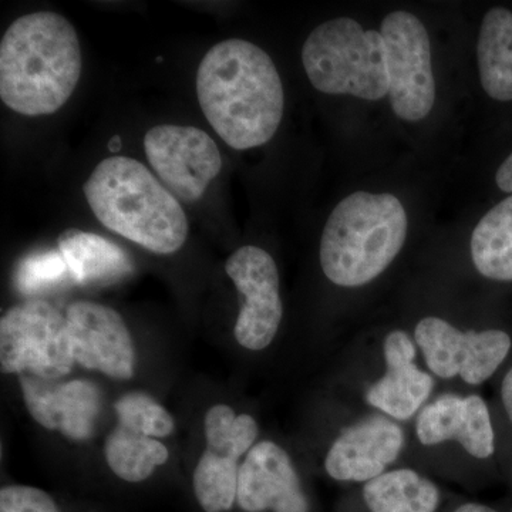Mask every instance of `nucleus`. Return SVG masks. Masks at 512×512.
Listing matches in <instances>:
<instances>
[{
	"label": "nucleus",
	"instance_id": "nucleus-1",
	"mask_svg": "<svg viewBox=\"0 0 512 512\" xmlns=\"http://www.w3.org/2000/svg\"><path fill=\"white\" fill-rule=\"evenodd\" d=\"M197 96L215 133L235 150L264 146L284 117L274 60L248 40H222L208 50L198 67Z\"/></svg>",
	"mask_w": 512,
	"mask_h": 512
},
{
	"label": "nucleus",
	"instance_id": "nucleus-2",
	"mask_svg": "<svg viewBox=\"0 0 512 512\" xmlns=\"http://www.w3.org/2000/svg\"><path fill=\"white\" fill-rule=\"evenodd\" d=\"M82 69L72 23L55 12L30 13L0 42V99L22 116H49L72 97Z\"/></svg>",
	"mask_w": 512,
	"mask_h": 512
},
{
	"label": "nucleus",
	"instance_id": "nucleus-3",
	"mask_svg": "<svg viewBox=\"0 0 512 512\" xmlns=\"http://www.w3.org/2000/svg\"><path fill=\"white\" fill-rule=\"evenodd\" d=\"M404 464L430 477L503 478L488 397L437 390L409 423Z\"/></svg>",
	"mask_w": 512,
	"mask_h": 512
},
{
	"label": "nucleus",
	"instance_id": "nucleus-4",
	"mask_svg": "<svg viewBox=\"0 0 512 512\" xmlns=\"http://www.w3.org/2000/svg\"><path fill=\"white\" fill-rule=\"evenodd\" d=\"M84 195L104 227L154 254H175L187 241V215L177 197L134 158L101 161Z\"/></svg>",
	"mask_w": 512,
	"mask_h": 512
},
{
	"label": "nucleus",
	"instance_id": "nucleus-5",
	"mask_svg": "<svg viewBox=\"0 0 512 512\" xmlns=\"http://www.w3.org/2000/svg\"><path fill=\"white\" fill-rule=\"evenodd\" d=\"M437 390L409 330L394 326L345 349L333 394L409 424Z\"/></svg>",
	"mask_w": 512,
	"mask_h": 512
},
{
	"label": "nucleus",
	"instance_id": "nucleus-6",
	"mask_svg": "<svg viewBox=\"0 0 512 512\" xmlns=\"http://www.w3.org/2000/svg\"><path fill=\"white\" fill-rule=\"evenodd\" d=\"M407 214L392 194L359 191L336 205L320 238L323 275L338 288L360 289L379 279L406 244Z\"/></svg>",
	"mask_w": 512,
	"mask_h": 512
},
{
	"label": "nucleus",
	"instance_id": "nucleus-7",
	"mask_svg": "<svg viewBox=\"0 0 512 512\" xmlns=\"http://www.w3.org/2000/svg\"><path fill=\"white\" fill-rule=\"evenodd\" d=\"M407 330L439 390L481 392L512 357V328L507 323L463 325L427 313Z\"/></svg>",
	"mask_w": 512,
	"mask_h": 512
},
{
	"label": "nucleus",
	"instance_id": "nucleus-8",
	"mask_svg": "<svg viewBox=\"0 0 512 512\" xmlns=\"http://www.w3.org/2000/svg\"><path fill=\"white\" fill-rule=\"evenodd\" d=\"M303 69L316 90L377 101L389 96L382 33L338 18L313 29L302 49Z\"/></svg>",
	"mask_w": 512,
	"mask_h": 512
},
{
	"label": "nucleus",
	"instance_id": "nucleus-9",
	"mask_svg": "<svg viewBox=\"0 0 512 512\" xmlns=\"http://www.w3.org/2000/svg\"><path fill=\"white\" fill-rule=\"evenodd\" d=\"M409 424L335 396L332 430L323 447V473L339 484L360 485L404 464Z\"/></svg>",
	"mask_w": 512,
	"mask_h": 512
},
{
	"label": "nucleus",
	"instance_id": "nucleus-10",
	"mask_svg": "<svg viewBox=\"0 0 512 512\" xmlns=\"http://www.w3.org/2000/svg\"><path fill=\"white\" fill-rule=\"evenodd\" d=\"M66 313L40 299L12 306L0 319V369L5 375L63 379L74 366Z\"/></svg>",
	"mask_w": 512,
	"mask_h": 512
},
{
	"label": "nucleus",
	"instance_id": "nucleus-11",
	"mask_svg": "<svg viewBox=\"0 0 512 512\" xmlns=\"http://www.w3.org/2000/svg\"><path fill=\"white\" fill-rule=\"evenodd\" d=\"M204 453L195 466V498L205 512H228L237 503L239 468L259 441V424L252 414L215 404L204 420Z\"/></svg>",
	"mask_w": 512,
	"mask_h": 512
},
{
	"label": "nucleus",
	"instance_id": "nucleus-12",
	"mask_svg": "<svg viewBox=\"0 0 512 512\" xmlns=\"http://www.w3.org/2000/svg\"><path fill=\"white\" fill-rule=\"evenodd\" d=\"M389 100L394 114L406 121L429 116L436 101L429 33L417 16L390 13L383 19Z\"/></svg>",
	"mask_w": 512,
	"mask_h": 512
},
{
	"label": "nucleus",
	"instance_id": "nucleus-13",
	"mask_svg": "<svg viewBox=\"0 0 512 512\" xmlns=\"http://www.w3.org/2000/svg\"><path fill=\"white\" fill-rule=\"evenodd\" d=\"M225 272L241 296L234 326L238 345L249 352L271 348L284 319L275 259L265 249L245 245L229 256Z\"/></svg>",
	"mask_w": 512,
	"mask_h": 512
},
{
	"label": "nucleus",
	"instance_id": "nucleus-14",
	"mask_svg": "<svg viewBox=\"0 0 512 512\" xmlns=\"http://www.w3.org/2000/svg\"><path fill=\"white\" fill-rule=\"evenodd\" d=\"M144 150L165 187L185 202L200 200L222 168L220 148L200 128L153 127L144 137Z\"/></svg>",
	"mask_w": 512,
	"mask_h": 512
},
{
	"label": "nucleus",
	"instance_id": "nucleus-15",
	"mask_svg": "<svg viewBox=\"0 0 512 512\" xmlns=\"http://www.w3.org/2000/svg\"><path fill=\"white\" fill-rule=\"evenodd\" d=\"M64 313L77 365L111 379H133L136 346L119 312L101 303L77 301Z\"/></svg>",
	"mask_w": 512,
	"mask_h": 512
},
{
	"label": "nucleus",
	"instance_id": "nucleus-16",
	"mask_svg": "<svg viewBox=\"0 0 512 512\" xmlns=\"http://www.w3.org/2000/svg\"><path fill=\"white\" fill-rule=\"evenodd\" d=\"M237 504L244 512H311L302 474L288 448L259 440L239 468Z\"/></svg>",
	"mask_w": 512,
	"mask_h": 512
},
{
	"label": "nucleus",
	"instance_id": "nucleus-17",
	"mask_svg": "<svg viewBox=\"0 0 512 512\" xmlns=\"http://www.w3.org/2000/svg\"><path fill=\"white\" fill-rule=\"evenodd\" d=\"M23 402L43 429L59 431L67 439L84 443L92 439L101 410L99 387L86 379H45L19 376Z\"/></svg>",
	"mask_w": 512,
	"mask_h": 512
},
{
	"label": "nucleus",
	"instance_id": "nucleus-18",
	"mask_svg": "<svg viewBox=\"0 0 512 512\" xmlns=\"http://www.w3.org/2000/svg\"><path fill=\"white\" fill-rule=\"evenodd\" d=\"M356 487L366 512H437L443 500L436 480L409 464Z\"/></svg>",
	"mask_w": 512,
	"mask_h": 512
},
{
	"label": "nucleus",
	"instance_id": "nucleus-19",
	"mask_svg": "<svg viewBox=\"0 0 512 512\" xmlns=\"http://www.w3.org/2000/svg\"><path fill=\"white\" fill-rule=\"evenodd\" d=\"M59 251L80 285L111 284L133 271V262L119 245L92 232L66 229L59 237Z\"/></svg>",
	"mask_w": 512,
	"mask_h": 512
},
{
	"label": "nucleus",
	"instance_id": "nucleus-20",
	"mask_svg": "<svg viewBox=\"0 0 512 512\" xmlns=\"http://www.w3.org/2000/svg\"><path fill=\"white\" fill-rule=\"evenodd\" d=\"M470 258L481 278L512 284V195L478 222L471 234Z\"/></svg>",
	"mask_w": 512,
	"mask_h": 512
},
{
	"label": "nucleus",
	"instance_id": "nucleus-21",
	"mask_svg": "<svg viewBox=\"0 0 512 512\" xmlns=\"http://www.w3.org/2000/svg\"><path fill=\"white\" fill-rule=\"evenodd\" d=\"M484 92L497 101L512 100V12L493 8L485 13L477 45Z\"/></svg>",
	"mask_w": 512,
	"mask_h": 512
},
{
	"label": "nucleus",
	"instance_id": "nucleus-22",
	"mask_svg": "<svg viewBox=\"0 0 512 512\" xmlns=\"http://www.w3.org/2000/svg\"><path fill=\"white\" fill-rule=\"evenodd\" d=\"M104 458L121 480L141 483L167 463L170 451L160 440L117 424L104 441Z\"/></svg>",
	"mask_w": 512,
	"mask_h": 512
},
{
	"label": "nucleus",
	"instance_id": "nucleus-23",
	"mask_svg": "<svg viewBox=\"0 0 512 512\" xmlns=\"http://www.w3.org/2000/svg\"><path fill=\"white\" fill-rule=\"evenodd\" d=\"M119 424L140 431L153 439H165L175 430L173 414L153 396L144 392H130L114 403Z\"/></svg>",
	"mask_w": 512,
	"mask_h": 512
},
{
	"label": "nucleus",
	"instance_id": "nucleus-24",
	"mask_svg": "<svg viewBox=\"0 0 512 512\" xmlns=\"http://www.w3.org/2000/svg\"><path fill=\"white\" fill-rule=\"evenodd\" d=\"M488 397L497 440L498 463L504 480L512 485V357L491 383Z\"/></svg>",
	"mask_w": 512,
	"mask_h": 512
},
{
	"label": "nucleus",
	"instance_id": "nucleus-25",
	"mask_svg": "<svg viewBox=\"0 0 512 512\" xmlns=\"http://www.w3.org/2000/svg\"><path fill=\"white\" fill-rule=\"evenodd\" d=\"M69 279L72 275L59 249L26 256L16 271V286L25 295L56 288Z\"/></svg>",
	"mask_w": 512,
	"mask_h": 512
},
{
	"label": "nucleus",
	"instance_id": "nucleus-26",
	"mask_svg": "<svg viewBox=\"0 0 512 512\" xmlns=\"http://www.w3.org/2000/svg\"><path fill=\"white\" fill-rule=\"evenodd\" d=\"M0 512H60L55 500L40 488L8 485L0 490Z\"/></svg>",
	"mask_w": 512,
	"mask_h": 512
},
{
	"label": "nucleus",
	"instance_id": "nucleus-27",
	"mask_svg": "<svg viewBox=\"0 0 512 512\" xmlns=\"http://www.w3.org/2000/svg\"><path fill=\"white\" fill-rule=\"evenodd\" d=\"M495 183L501 191L512 195V153L498 168L497 174H495Z\"/></svg>",
	"mask_w": 512,
	"mask_h": 512
},
{
	"label": "nucleus",
	"instance_id": "nucleus-28",
	"mask_svg": "<svg viewBox=\"0 0 512 512\" xmlns=\"http://www.w3.org/2000/svg\"><path fill=\"white\" fill-rule=\"evenodd\" d=\"M451 512H501L493 505L477 503V501H466V503L458 505Z\"/></svg>",
	"mask_w": 512,
	"mask_h": 512
},
{
	"label": "nucleus",
	"instance_id": "nucleus-29",
	"mask_svg": "<svg viewBox=\"0 0 512 512\" xmlns=\"http://www.w3.org/2000/svg\"><path fill=\"white\" fill-rule=\"evenodd\" d=\"M109 147H110L111 153H119L120 148H121L120 137L119 136H114L113 138H111Z\"/></svg>",
	"mask_w": 512,
	"mask_h": 512
}]
</instances>
